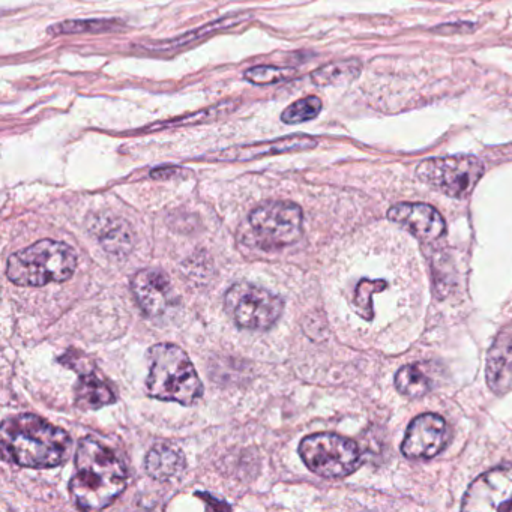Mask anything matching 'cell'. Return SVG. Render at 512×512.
I'll return each mask as SVG.
<instances>
[{
	"instance_id": "ac0fdd59",
	"label": "cell",
	"mask_w": 512,
	"mask_h": 512,
	"mask_svg": "<svg viewBox=\"0 0 512 512\" xmlns=\"http://www.w3.org/2000/svg\"><path fill=\"white\" fill-rule=\"evenodd\" d=\"M359 74H361V64L358 61H340L323 65L311 74V80L320 88L344 86L358 79Z\"/></svg>"
},
{
	"instance_id": "6da1fadb",
	"label": "cell",
	"mask_w": 512,
	"mask_h": 512,
	"mask_svg": "<svg viewBox=\"0 0 512 512\" xmlns=\"http://www.w3.org/2000/svg\"><path fill=\"white\" fill-rule=\"evenodd\" d=\"M128 470L122 458L94 437H86L76 452V473L70 494L77 508L100 511L112 505L127 487Z\"/></svg>"
},
{
	"instance_id": "52a82bcc",
	"label": "cell",
	"mask_w": 512,
	"mask_h": 512,
	"mask_svg": "<svg viewBox=\"0 0 512 512\" xmlns=\"http://www.w3.org/2000/svg\"><path fill=\"white\" fill-rule=\"evenodd\" d=\"M308 469L323 478H344L361 464V451L353 440L332 433L311 434L299 445Z\"/></svg>"
},
{
	"instance_id": "7402d4cb",
	"label": "cell",
	"mask_w": 512,
	"mask_h": 512,
	"mask_svg": "<svg viewBox=\"0 0 512 512\" xmlns=\"http://www.w3.org/2000/svg\"><path fill=\"white\" fill-rule=\"evenodd\" d=\"M320 112H322V101H320V98H302V100L290 104V106L281 113V121L287 125L304 124V122L316 119Z\"/></svg>"
},
{
	"instance_id": "8fae6325",
	"label": "cell",
	"mask_w": 512,
	"mask_h": 512,
	"mask_svg": "<svg viewBox=\"0 0 512 512\" xmlns=\"http://www.w3.org/2000/svg\"><path fill=\"white\" fill-rule=\"evenodd\" d=\"M134 298L146 316L157 319L176 304L169 277L160 269H142L131 281Z\"/></svg>"
},
{
	"instance_id": "d6986e66",
	"label": "cell",
	"mask_w": 512,
	"mask_h": 512,
	"mask_svg": "<svg viewBox=\"0 0 512 512\" xmlns=\"http://www.w3.org/2000/svg\"><path fill=\"white\" fill-rule=\"evenodd\" d=\"M121 28V22L112 19L67 20L49 29L53 37L58 35L103 34Z\"/></svg>"
},
{
	"instance_id": "9a60e30c",
	"label": "cell",
	"mask_w": 512,
	"mask_h": 512,
	"mask_svg": "<svg viewBox=\"0 0 512 512\" xmlns=\"http://www.w3.org/2000/svg\"><path fill=\"white\" fill-rule=\"evenodd\" d=\"M146 472L157 481H169L184 470L185 458L179 449L167 443H158L146 455Z\"/></svg>"
},
{
	"instance_id": "3957f363",
	"label": "cell",
	"mask_w": 512,
	"mask_h": 512,
	"mask_svg": "<svg viewBox=\"0 0 512 512\" xmlns=\"http://www.w3.org/2000/svg\"><path fill=\"white\" fill-rule=\"evenodd\" d=\"M148 392L152 398L191 406L202 398L203 385L193 362L176 344L149 350Z\"/></svg>"
},
{
	"instance_id": "cb8c5ba5",
	"label": "cell",
	"mask_w": 512,
	"mask_h": 512,
	"mask_svg": "<svg viewBox=\"0 0 512 512\" xmlns=\"http://www.w3.org/2000/svg\"><path fill=\"white\" fill-rule=\"evenodd\" d=\"M385 287V281L364 280L358 284L355 295V307L364 319L370 320L373 317L371 299H373L374 293L382 292Z\"/></svg>"
},
{
	"instance_id": "e0dca14e",
	"label": "cell",
	"mask_w": 512,
	"mask_h": 512,
	"mask_svg": "<svg viewBox=\"0 0 512 512\" xmlns=\"http://www.w3.org/2000/svg\"><path fill=\"white\" fill-rule=\"evenodd\" d=\"M247 16H230L223 17V19L215 20V22L208 23V25L202 26L197 31L188 32V34L182 35V37L175 38V40L161 41V43L143 44V49L155 50V52H169V50H178L181 47L187 46V44L194 43V41L203 40L208 35L214 34V32L224 31V29L235 28L239 23H244L247 20Z\"/></svg>"
},
{
	"instance_id": "7c38bea8",
	"label": "cell",
	"mask_w": 512,
	"mask_h": 512,
	"mask_svg": "<svg viewBox=\"0 0 512 512\" xmlns=\"http://www.w3.org/2000/svg\"><path fill=\"white\" fill-rule=\"evenodd\" d=\"M388 218L424 242L436 241L445 232L442 215L425 203H398L389 209Z\"/></svg>"
},
{
	"instance_id": "277c9868",
	"label": "cell",
	"mask_w": 512,
	"mask_h": 512,
	"mask_svg": "<svg viewBox=\"0 0 512 512\" xmlns=\"http://www.w3.org/2000/svg\"><path fill=\"white\" fill-rule=\"evenodd\" d=\"M76 268V253L70 245L43 239L14 253L8 260L7 275L17 286L41 287L70 280Z\"/></svg>"
},
{
	"instance_id": "ba28073f",
	"label": "cell",
	"mask_w": 512,
	"mask_h": 512,
	"mask_svg": "<svg viewBox=\"0 0 512 512\" xmlns=\"http://www.w3.org/2000/svg\"><path fill=\"white\" fill-rule=\"evenodd\" d=\"M484 164L473 155L430 158L422 161L416 176L428 187L452 199H464L472 193L484 175Z\"/></svg>"
},
{
	"instance_id": "9c48e42d",
	"label": "cell",
	"mask_w": 512,
	"mask_h": 512,
	"mask_svg": "<svg viewBox=\"0 0 512 512\" xmlns=\"http://www.w3.org/2000/svg\"><path fill=\"white\" fill-rule=\"evenodd\" d=\"M463 511H512V466L488 470L467 488Z\"/></svg>"
},
{
	"instance_id": "8992f818",
	"label": "cell",
	"mask_w": 512,
	"mask_h": 512,
	"mask_svg": "<svg viewBox=\"0 0 512 512\" xmlns=\"http://www.w3.org/2000/svg\"><path fill=\"white\" fill-rule=\"evenodd\" d=\"M224 305L239 328L259 332L271 329L284 310L281 296L247 281L233 284L227 290Z\"/></svg>"
},
{
	"instance_id": "5b68a950",
	"label": "cell",
	"mask_w": 512,
	"mask_h": 512,
	"mask_svg": "<svg viewBox=\"0 0 512 512\" xmlns=\"http://www.w3.org/2000/svg\"><path fill=\"white\" fill-rule=\"evenodd\" d=\"M304 215L296 203L271 200L251 211L245 242L260 250H281L302 236Z\"/></svg>"
},
{
	"instance_id": "7a4b0ae2",
	"label": "cell",
	"mask_w": 512,
	"mask_h": 512,
	"mask_svg": "<svg viewBox=\"0 0 512 512\" xmlns=\"http://www.w3.org/2000/svg\"><path fill=\"white\" fill-rule=\"evenodd\" d=\"M0 445L5 460L31 469L59 466L67 460L71 451L67 431L37 415H17L5 419Z\"/></svg>"
},
{
	"instance_id": "603a6c76",
	"label": "cell",
	"mask_w": 512,
	"mask_h": 512,
	"mask_svg": "<svg viewBox=\"0 0 512 512\" xmlns=\"http://www.w3.org/2000/svg\"><path fill=\"white\" fill-rule=\"evenodd\" d=\"M232 109V104L223 103L218 106L209 107V109L202 110V112L194 113V115L184 116V118L172 119V121L163 122V124H155L154 127L148 130H161V128L170 127H184V125L203 124V122H212L215 119L221 118L224 113Z\"/></svg>"
},
{
	"instance_id": "ffe728a7",
	"label": "cell",
	"mask_w": 512,
	"mask_h": 512,
	"mask_svg": "<svg viewBox=\"0 0 512 512\" xmlns=\"http://www.w3.org/2000/svg\"><path fill=\"white\" fill-rule=\"evenodd\" d=\"M395 386L406 397L419 398L430 392L431 380L421 368L416 365H406L395 374Z\"/></svg>"
},
{
	"instance_id": "5bb4252c",
	"label": "cell",
	"mask_w": 512,
	"mask_h": 512,
	"mask_svg": "<svg viewBox=\"0 0 512 512\" xmlns=\"http://www.w3.org/2000/svg\"><path fill=\"white\" fill-rule=\"evenodd\" d=\"M487 382L496 394H505L512 385V332L497 335L487 356Z\"/></svg>"
},
{
	"instance_id": "2e32d148",
	"label": "cell",
	"mask_w": 512,
	"mask_h": 512,
	"mask_svg": "<svg viewBox=\"0 0 512 512\" xmlns=\"http://www.w3.org/2000/svg\"><path fill=\"white\" fill-rule=\"evenodd\" d=\"M76 401L82 409H100L116 401L115 391L106 380L98 377L94 371L80 374L76 386Z\"/></svg>"
},
{
	"instance_id": "4fadbf2b",
	"label": "cell",
	"mask_w": 512,
	"mask_h": 512,
	"mask_svg": "<svg viewBox=\"0 0 512 512\" xmlns=\"http://www.w3.org/2000/svg\"><path fill=\"white\" fill-rule=\"evenodd\" d=\"M317 146V140L310 136L281 137L269 142L254 143V145L236 146L224 149L214 154L212 160L217 161H251L271 155L289 154V152L307 151Z\"/></svg>"
},
{
	"instance_id": "44dd1931",
	"label": "cell",
	"mask_w": 512,
	"mask_h": 512,
	"mask_svg": "<svg viewBox=\"0 0 512 512\" xmlns=\"http://www.w3.org/2000/svg\"><path fill=\"white\" fill-rule=\"evenodd\" d=\"M296 76L295 68L274 67V65H259L245 71L244 77L248 83L256 86L278 85Z\"/></svg>"
},
{
	"instance_id": "30bf717a",
	"label": "cell",
	"mask_w": 512,
	"mask_h": 512,
	"mask_svg": "<svg viewBox=\"0 0 512 512\" xmlns=\"http://www.w3.org/2000/svg\"><path fill=\"white\" fill-rule=\"evenodd\" d=\"M449 437L445 419L436 413H425L413 419L407 428L401 452L409 460H430L446 448Z\"/></svg>"
}]
</instances>
